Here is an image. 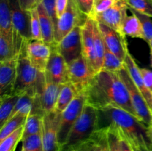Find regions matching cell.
I'll list each match as a JSON object with an SVG mask.
<instances>
[{
  "label": "cell",
  "mask_w": 152,
  "mask_h": 151,
  "mask_svg": "<svg viewBox=\"0 0 152 151\" xmlns=\"http://www.w3.org/2000/svg\"><path fill=\"white\" fill-rule=\"evenodd\" d=\"M86 90L88 104L97 109L108 106L119 107L137 118L129 90L117 73L100 70L94 76Z\"/></svg>",
  "instance_id": "cell-1"
},
{
  "label": "cell",
  "mask_w": 152,
  "mask_h": 151,
  "mask_svg": "<svg viewBox=\"0 0 152 151\" xmlns=\"http://www.w3.org/2000/svg\"><path fill=\"white\" fill-rule=\"evenodd\" d=\"M98 110L99 123L105 122L100 128L113 124L124 135L133 148L152 151L148 127L139 118L119 107L108 106Z\"/></svg>",
  "instance_id": "cell-2"
},
{
  "label": "cell",
  "mask_w": 152,
  "mask_h": 151,
  "mask_svg": "<svg viewBox=\"0 0 152 151\" xmlns=\"http://www.w3.org/2000/svg\"><path fill=\"white\" fill-rule=\"evenodd\" d=\"M99 129V110L86 103L81 115L71 128L62 148L73 147L89 139Z\"/></svg>",
  "instance_id": "cell-3"
},
{
  "label": "cell",
  "mask_w": 152,
  "mask_h": 151,
  "mask_svg": "<svg viewBox=\"0 0 152 151\" xmlns=\"http://www.w3.org/2000/svg\"><path fill=\"white\" fill-rule=\"evenodd\" d=\"M13 21V47L15 56H18L28 43L32 41L31 11L22 10L18 0H9Z\"/></svg>",
  "instance_id": "cell-4"
},
{
  "label": "cell",
  "mask_w": 152,
  "mask_h": 151,
  "mask_svg": "<svg viewBox=\"0 0 152 151\" xmlns=\"http://www.w3.org/2000/svg\"><path fill=\"white\" fill-rule=\"evenodd\" d=\"M39 71L32 65L27 53V47L18 54L17 76L13 93L36 95V85Z\"/></svg>",
  "instance_id": "cell-5"
},
{
  "label": "cell",
  "mask_w": 152,
  "mask_h": 151,
  "mask_svg": "<svg viewBox=\"0 0 152 151\" xmlns=\"http://www.w3.org/2000/svg\"><path fill=\"white\" fill-rule=\"evenodd\" d=\"M87 100V90L85 89L80 91L68 106L61 113L60 123L58 130V141L61 149L65 145L71 128L81 115Z\"/></svg>",
  "instance_id": "cell-6"
},
{
  "label": "cell",
  "mask_w": 152,
  "mask_h": 151,
  "mask_svg": "<svg viewBox=\"0 0 152 151\" xmlns=\"http://www.w3.org/2000/svg\"><path fill=\"white\" fill-rule=\"evenodd\" d=\"M117 73L129 90L131 101L134 109L137 115V118L147 127H151L152 126L151 110L150 109L142 93L140 92L134 81H132L126 67L120 71L117 72Z\"/></svg>",
  "instance_id": "cell-7"
},
{
  "label": "cell",
  "mask_w": 152,
  "mask_h": 151,
  "mask_svg": "<svg viewBox=\"0 0 152 151\" xmlns=\"http://www.w3.org/2000/svg\"><path fill=\"white\" fill-rule=\"evenodd\" d=\"M76 4L75 0H68V6L63 14L59 18L55 35V42L58 44L75 27H83L88 19Z\"/></svg>",
  "instance_id": "cell-8"
},
{
  "label": "cell",
  "mask_w": 152,
  "mask_h": 151,
  "mask_svg": "<svg viewBox=\"0 0 152 151\" xmlns=\"http://www.w3.org/2000/svg\"><path fill=\"white\" fill-rule=\"evenodd\" d=\"M61 113L54 110L43 115L42 139L44 151H61L58 141V130Z\"/></svg>",
  "instance_id": "cell-9"
},
{
  "label": "cell",
  "mask_w": 152,
  "mask_h": 151,
  "mask_svg": "<svg viewBox=\"0 0 152 151\" xmlns=\"http://www.w3.org/2000/svg\"><path fill=\"white\" fill-rule=\"evenodd\" d=\"M45 77L53 83L65 84L70 82L68 77V63L56 47H51V53L45 71Z\"/></svg>",
  "instance_id": "cell-10"
},
{
  "label": "cell",
  "mask_w": 152,
  "mask_h": 151,
  "mask_svg": "<svg viewBox=\"0 0 152 151\" xmlns=\"http://www.w3.org/2000/svg\"><path fill=\"white\" fill-rule=\"evenodd\" d=\"M82 28L77 26L67 34L56 47L68 64L83 54Z\"/></svg>",
  "instance_id": "cell-11"
},
{
  "label": "cell",
  "mask_w": 152,
  "mask_h": 151,
  "mask_svg": "<svg viewBox=\"0 0 152 151\" xmlns=\"http://www.w3.org/2000/svg\"><path fill=\"white\" fill-rule=\"evenodd\" d=\"M68 68L69 81L74 84L80 91L87 88L95 76L83 54L68 64Z\"/></svg>",
  "instance_id": "cell-12"
},
{
  "label": "cell",
  "mask_w": 152,
  "mask_h": 151,
  "mask_svg": "<svg viewBox=\"0 0 152 151\" xmlns=\"http://www.w3.org/2000/svg\"><path fill=\"white\" fill-rule=\"evenodd\" d=\"M97 25L105 47L120 60L125 62L126 55L129 52L126 36L117 32L104 24L97 22Z\"/></svg>",
  "instance_id": "cell-13"
},
{
  "label": "cell",
  "mask_w": 152,
  "mask_h": 151,
  "mask_svg": "<svg viewBox=\"0 0 152 151\" xmlns=\"http://www.w3.org/2000/svg\"><path fill=\"white\" fill-rule=\"evenodd\" d=\"M128 10L129 7L125 0H116L109 9L96 14L94 19L99 23L104 24L123 34L122 32V25L125 17L128 14Z\"/></svg>",
  "instance_id": "cell-14"
},
{
  "label": "cell",
  "mask_w": 152,
  "mask_h": 151,
  "mask_svg": "<svg viewBox=\"0 0 152 151\" xmlns=\"http://www.w3.org/2000/svg\"><path fill=\"white\" fill-rule=\"evenodd\" d=\"M94 21L95 19L94 18H88L87 21L82 28V38H83V55L88 63L91 69L96 75V59L94 36Z\"/></svg>",
  "instance_id": "cell-15"
},
{
  "label": "cell",
  "mask_w": 152,
  "mask_h": 151,
  "mask_svg": "<svg viewBox=\"0 0 152 151\" xmlns=\"http://www.w3.org/2000/svg\"><path fill=\"white\" fill-rule=\"evenodd\" d=\"M30 61L39 72H45L51 53V47L43 41H31L27 46Z\"/></svg>",
  "instance_id": "cell-16"
},
{
  "label": "cell",
  "mask_w": 152,
  "mask_h": 151,
  "mask_svg": "<svg viewBox=\"0 0 152 151\" xmlns=\"http://www.w3.org/2000/svg\"><path fill=\"white\" fill-rule=\"evenodd\" d=\"M18 56L6 62H0V93H12L17 76Z\"/></svg>",
  "instance_id": "cell-17"
},
{
  "label": "cell",
  "mask_w": 152,
  "mask_h": 151,
  "mask_svg": "<svg viewBox=\"0 0 152 151\" xmlns=\"http://www.w3.org/2000/svg\"><path fill=\"white\" fill-rule=\"evenodd\" d=\"M125 65L126 68L132 78V81H134L136 87L140 90L143 97L145 98L147 104L149 106L150 109L152 110V93L147 88L144 82L143 78L140 73V68L138 67L135 62L134 59L132 56L129 51L126 55V59H125Z\"/></svg>",
  "instance_id": "cell-18"
},
{
  "label": "cell",
  "mask_w": 152,
  "mask_h": 151,
  "mask_svg": "<svg viewBox=\"0 0 152 151\" xmlns=\"http://www.w3.org/2000/svg\"><path fill=\"white\" fill-rule=\"evenodd\" d=\"M38 11L39 18L40 27H41L42 36V41L52 47L56 44L55 42V34H56V29L54 25L46 12L44 6L40 1L37 7Z\"/></svg>",
  "instance_id": "cell-19"
},
{
  "label": "cell",
  "mask_w": 152,
  "mask_h": 151,
  "mask_svg": "<svg viewBox=\"0 0 152 151\" xmlns=\"http://www.w3.org/2000/svg\"><path fill=\"white\" fill-rule=\"evenodd\" d=\"M106 139V128L102 127L96 130L89 139L71 148L74 151H104Z\"/></svg>",
  "instance_id": "cell-20"
},
{
  "label": "cell",
  "mask_w": 152,
  "mask_h": 151,
  "mask_svg": "<svg viewBox=\"0 0 152 151\" xmlns=\"http://www.w3.org/2000/svg\"><path fill=\"white\" fill-rule=\"evenodd\" d=\"M0 34L13 44V21L9 0H0Z\"/></svg>",
  "instance_id": "cell-21"
},
{
  "label": "cell",
  "mask_w": 152,
  "mask_h": 151,
  "mask_svg": "<svg viewBox=\"0 0 152 151\" xmlns=\"http://www.w3.org/2000/svg\"><path fill=\"white\" fill-rule=\"evenodd\" d=\"M22 96L18 93H9L1 95L0 99V128L4 126L11 116L12 112L16 107L19 97Z\"/></svg>",
  "instance_id": "cell-22"
},
{
  "label": "cell",
  "mask_w": 152,
  "mask_h": 151,
  "mask_svg": "<svg viewBox=\"0 0 152 151\" xmlns=\"http://www.w3.org/2000/svg\"><path fill=\"white\" fill-rule=\"evenodd\" d=\"M122 32L125 36L145 39L140 22L134 13L126 16L122 25Z\"/></svg>",
  "instance_id": "cell-23"
},
{
  "label": "cell",
  "mask_w": 152,
  "mask_h": 151,
  "mask_svg": "<svg viewBox=\"0 0 152 151\" xmlns=\"http://www.w3.org/2000/svg\"><path fill=\"white\" fill-rule=\"evenodd\" d=\"M28 115L22 113H18L9 118L3 127L0 128V141H2L11 133L23 127Z\"/></svg>",
  "instance_id": "cell-24"
},
{
  "label": "cell",
  "mask_w": 152,
  "mask_h": 151,
  "mask_svg": "<svg viewBox=\"0 0 152 151\" xmlns=\"http://www.w3.org/2000/svg\"><path fill=\"white\" fill-rule=\"evenodd\" d=\"M80 92L77 87L72 83L68 82L63 84L55 110L62 113Z\"/></svg>",
  "instance_id": "cell-25"
},
{
  "label": "cell",
  "mask_w": 152,
  "mask_h": 151,
  "mask_svg": "<svg viewBox=\"0 0 152 151\" xmlns=\"http://www.w3.org/2000/svg\"><path fill=\"white\" fill-rule=\"evenodd\" d=\"M42 115L37 113H30L24 125L22 139H26L28 136H33L34 134L42 133Z\"/></svg>",
  "instance_id": "cell-26"
},
{
  "label": "cell",
  "mask_w": 152,
  "mask_h": 151,
  "mask_svg": "<svg viewBox=\"0 0 152 151\" xmlns=\"http://www.w3.org/2000/svg\"><path fill=\"white\" fill-rule=\"evenodd\" d=\"M94 36L95 52H96V73H99L102 69V63H103L104 54H105V43L103 38L100 33L99 28H98L97 22L94 21Z\"/></svg>",
  "instance_id": "cell-27"
},
{
  "label": "cell",
  "mask_w": 152,
  "mask_h": 151,
  "mask_svg": "<svg viewBox=\"0 0 152 151\" xmlns=\"http://www.w3.org/2000/svg\"><path fill=\"white\" fill-rule=\"evenodd\" d=\"M126 67L125 62L120 60L117 56L111 53L106 47H105L103 63H102L101 70L108 71V72L117 73Z\"/></svg>",
  "instance_id": "cell-28"
},
{
  "label": "cell",
  "mask_w": 152,
  "mask_h": 151,
  "mask_svg": "<svg viewBox=\"0 0 152 151\" xmlns=\"http://www.w3.org/2000/svg\"><path fill=\"white\" fill-rule=\"evenodd\" d=\"M35 96L36 95H33L28 93H25L22 94L19 97V100H18L17 103L16 105V107H15L14 110L12 112L10 118L14 115H16V113H22L29 115L31 113V110H32L33 107H34Z\"/></svg>",
  "instance_id": "cell-29"
},
{
  "label": "cell",
  "mask_w": 152,
  "mask_h": 151,
  "mask_svg": "<svg viewBox=\"0 0 152 151\" xmlns=\"http://www.w3.org/2000/svg\"><path fill=\"white\" fill-rule=\"evenodd\" d=\"M24 126L13 133L0 141V151H15L19 142H22L23 136Z\"/></svg>",
  "instance_id": "cell-30"
},
{
  "label": "cell",
  "mask_w": 152,
  "mask_h": 151,
  "mask_svg": "<svg viewBox=\"0 0 152 151\" xmlns=\"http://www.w3.org/2000/svg\"><path fill=\"white\" fill-rule=\"evenodd\" d=\"M105 127L106 128L107 141L109 151H123L120 136L117 127L113 124H110Z\"/></svg>",
  "instance_id": "cell-31"
},
{
  "label": "cell",
  "mask_w": 152,
  "mask_h": 151,
  "mask_svg": "<svg viewBox=\"0 0 152 151\" xmlns=\"http://www.w3.org/2000/svg\"><path fill=\"white\" fill-rule=\"evenodd\" d=\"M129 7V6H128ZM129 10H130L131 13H134L137 17L139 19L141 25H142V30H143L144 37H145V41L147 43H149V41L152 39V19L151 16L145 15L144 13H140L137 11L136 10L131 8L129 7Z\"/></svg>",
  "instance_id": "cell-32"
},
{
  "label": "cell",
  "mask_w": 152,
  "mask_h": 151,
  "mask_svg": "<svg viewBox=\"0 0 152 151\" xmlns=\"http://www.w3.org/2000/svg\"><path fill=\"white\" fill-rule=\"evenodd\" d=\"M22 150L24 151H44L42 133L28 136L22 140Z\"/></svg>",
  "instance_id": "cell-33"
},
{
  "label": "cell",
  "mask_w": 152,
  "mask_h": 151,
  "mask_svg": "<svg viewBox=\"0 0 152 151\" xmlns=\"http://www.w3.org/2000/svg\"><path fill=\"white\" fill-rule=\"evenodd\" d=\"M14 56H16L13 44L4 36L0 34V62L10 60Z\"/></svg>",
  "instance_id": "cell-34"
},
{
  "label": "cell",
  "mask_w": 152,
  "mask_h": 151,
  "mask_svg": "<svg viewBox=\"0 0 152 151\" xmlns=\"http://www.w3.org/2000/svg\"><path fill=\"white\" fill-rule=\"evenodd\" d=\"M131 8L152 18V0H125Z\"/></svg>",
  "instance_id": "cell-35"
},
{
  "label": "cell",
  "mask_w": 152,
  "mask_h": 151,
  "mask_svg": "<svg viewBox=\"0 0 152 151\" xmlns=\"http://www.w3.org/2000/svg\"><path fill=\"white\" fill-rule=\"evenodd\" d=\"M31 38L33 41H42V36L40 27L39 18L37 8L31 10Z\"/></svg>",
  "instance_id": "cell-36"
},
{
  "label": "cell",
  "mask_w": 152,
  "mask_h": 151,
  "mask_svg": "<svg viewBox=\"0 0 152 151\" xmlns=\"http://www.w3.org/2000/svg\"><path fill=\"white\" fill-rule=\"evenodd\" d=\"M42 4L44 6L46 12L50 19H52L54 25L55 29L56 31V28H57V23L58 20H59V17L57 15V10H56V0H40ZM56 35V34H55Z\"/></svg>",
  "instance_id": "cell-37"
},
{
  "label": "cell",
  "mask_w": 152,
  "mask_h": 151,
  "mask_svg": "<svg viewBox=\"0 0 152 151\" xmlns=\"http://www.w3.org/2000/svg\"><path fill=\"white\" fill-rule=\"evenodd\" d=\"M80 11L88 17L94 18V0H75Z\"/></svg>",
  "instance_id": "cell-38"
},
{
  "label": "cell",
  "mask_w": 152,
  "mask_h": 151,
  "mask_svg": "<svg viewBox=\"0 0 152 151\" xmlns=\"http://www.w3.org/2000/svg\"><path fill=\"white\" fill-rule=\"evenodd\" d=\"M116 0H94V17L96 14L101 13L109 9Z\"/></svg>",
  "instance_id": "cell-39"
},
{
  "label": "cell",
  "mask_w": 152,
  "mask_h": 151,
  "mask_svg": "<svg viewBox=\"0 0 152 151\" xmlns=\"http://www.w3.org/2000/svg\"><path fill=\"white\" fill-rule=\"evenodd\" d=\"M140 73L147 88L152 93V70L146 68H140Z\"/></svg>",
  "instance_id": "cell-40"
},
{
  "label": "cell",
  "mask_w": 152,
  "mask_h": 151,
  "mask_svg": "<svg viewBox=\"0 0 152 151\" xmlns=\"http://www.w3.org/2000/svg\"><path fill=\"white\" fill-rule=\"evenodd\" d=\"M18 1L22 10L31 11L37 7L40 2V0H18Z\"/></svg>",
  "instance_id": "cell-41"
},
{
  "label": "cell",
  "mask_w": 152,
  "mask_h": 151,
  "mask_svg": "<svg viewBox=\"0 0 152 151\" xmlns=\"http://www.w3.org/2000/svg\"><path fill=\"white\" fill-rule=\"evenodd\" d=\"M118 130V129H117ZM120 136V140H121V147H122V150L123 151H134L133 147L130 144V142L128 141V139L125 137L124 135L118 130Z\"/></svg>",
  "instance_id": "cell-42"
},
{
  "label": "cell",
  "mask_w": 152,
  "mask_h": 151,
  "mask_svg": "<svg viewBox=\"0 0 152 151\" xmlns=\"http://www.w3.org/2000/svg\"><path fill=\"white\" fill-rule=\"evenodd\" d=\"M56 10H57L58 17H60L65 12L67 6H68V0H56Z\"/></svg>",
  "instance_id": "cell-43"
},
{
  "label": "cell",
  "mask_w": 152,
  "mask_h": 151,
  "mask_svg": "<svg viewBox=\"0 0 152 151\" xmlns=\"http://www.w3.org/2000/svg\"><path fill=\"white\" fill-rule=\"evenodd\" d=\"M148 135H149L150 139H151V145H152V126L151 127H148Z\"/></svg>",
  "instance_id": "cell-44"
},
{
  "label": "cell",
  "mask_w": 152,
  "mask_h": 151,
  "mask_svg": "<svg viewBox=\"0 0 152 151\" xmlns=\"http://www.w3.org/2000/svg\"><path fill=\"white\" fill-rule=\"evenodd\" d=\"M134 151H151L147 149H138V148H134Z\"/></svg>",
  "instance_id": "cell-45"
},
{
  "label": "cell",
  "mask_w": 152,
  "mask_h": 151,
  "mask_svg": "<svg viewBox=\"0 0 152 151\" xmlns=\"http://www.w3.org/2000/svg\"><path fill=\"white\" fill-rule=\"evenodd\" d=\"M61 151H71V148H62Z\"/></svg>",
  "instance_id": "cell-46"
},
{
  "label": "cell",
  "mask_w": 152,
  "mask_h": 151,
  "mask_svg": "<svg viewBox=\"0 0 152 151\" xmlns=\"http://www.w3.org/2000/svg\"><path fill=\"white\" fill-rule=\"evenodd\" d=\"M148 44H149L150 46V49H151V52H152V39L151 41H149V43H148Z\"/></svg>",
  "instance_id": "cell-47"
},
{
  "label": "cell",
  "mask_w": 152,
  "mask_h": 151,
  "mask_svg": "<svg viewBox=\"0 0 152 151\" xmlns=\"http://www.w3.org/2000/svg\"><path fill=\"white\" fill-rule=\"evenodd\" d=\"M150 59H151V66L152 67V52L150 53Z\"/></svg>",
  "instance_id": "cell-48"
},
{
  "label": "cell",
  "mask_w": 152,
  "mask_h": 151,
  "mask_svg": "<svg viewBox=\"0 0 152 151\" xmlns=\"http://www.w3.org/2000/svg\"><path fill=\"white\" fill-rule=\"evenodd\" d=\"M71 151H74V150H73V149H72V148H71Z\"/></svg>",
  "instance_id": "cell-49"
},
{
  "label": "cell",
  "mask_w": 152,
  "mask_h": 151,
  "mask_svg": "<svg viewBox=\"0 0 152 151\" xmlns=\"http://www.w3.org/2000/svg\"><path fill=\"white\" fill-rule=\"evenodd\" d=\"M21 151H24V150H21Z\"/></svg>",
  "instance_id": "cell-50"
},
{
  "label": "cell",
  "mask_w": 152,
  "mask_h": 151,
  "mask_svg": "<svg viewBox=\"0 0 152 151\" xmlns=\"http://www.w3.org/2000/svg\"><path fill=\"white\" fill-rule=\"evenodd\" d=\"M151 112H152V110H151Z\"/></svg>",
  "instance_id": "cell-51"
}]
</instances>
